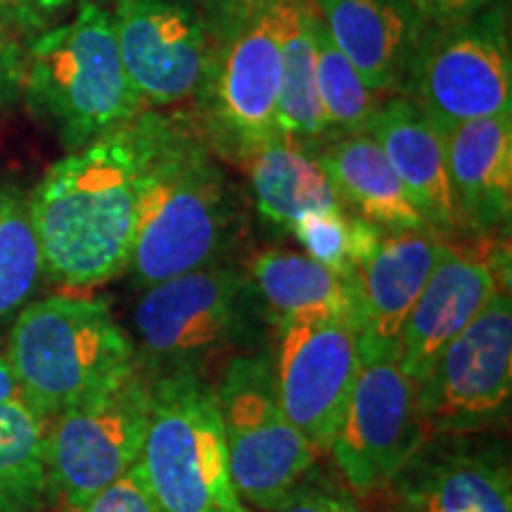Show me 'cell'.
<instances>
[{
	"instance_id": "21",
	"label": "cell",
	"mask_w": 512,
	"mask_h": 512,
	"mask_svg": "<svg viewBox=\"0 0 512 512\" xmlns=\"http://www.w3.org/2000/svg\"><path fill=\"white\" fill-rule=\"evenodd\" d=\"M316 155L349 214L384 233L430 230L373 136L358 133L330 140Z\"/></svg>"
},
{
	"instance_id": "3",
	"label": "cell",
	"mask_w": 512,
	"mask_h": 512,
	"mask_svg": "<svg viewBox=\"0 0 512 512\" xmlns=\"http://www.w3.org/2000/svg\"><path fill=\"white\" fill-rule=\"evenodd\" d=\"M22 74L31 110L72 152L145 110L126 79L110 10L95 0L31 41Z\"/></svg>"
},
{
	"instance_id": "2",
	"label": "cell",
	"mask_w": 512,
	"mask_h": 512,
	"mask_svg": "<svg viewBox=\"0 0 512 512\" xmlns=\"http://www.w3.org/2000/svg\"><path fill=\"white\" fill-rule=\"evenodd\" d=\"M138 169L136 119L50 166L29 197L50 278L93 287L126 271L136 233Z\"/></svg>"
},
{
	"instance_id": "23",
	"label": "cell",
	"mask_w": 512,
	"mask_h": 512,
	"mask_svg": "<svg viewBox=\"0 0 512 512\" xmlns=\"http://www.w3.org/2000/svg\"><path fill=\"white\" fill-rule=\"evenodd\" d=\"M259 214L273 226L290 230L304 216L347 211L339 202L316 152L287 140L254 147L240 159Z\"/></svg>"
},
{
	"instance_id": "5",
	"label": "cell",
	"mask_w": 512,
	"mask_h": 512,
	"mask_svg": "<svg viewBox=\"0 0 512 512\" xmlns=\"http://www.w3.org/2000/svg\"><path fill=\"white\" fill-rule=\"evenodd\" d=\"M138 463L157 512H249L230 477L216 396L195 370L155 375Z\"/></svg>"
},
{
	"instance_id": "27",
	"label": "cell",
	"mask_w": 512,
	"mask_h": 512,
	"mask_svg": "<svg viewBox=\"0 0 512 512\" xmlns=\"http://www.w3.org/2000/svg\"><path fill=\"white\" fill-rule=\"evenodd\" d=\"M43 254L31 221L29 197L0 190V323L22 311L41 280Z\"/></svg>"
},
{
	"instance_id": "31",
	"label": "cell",
	"mask_w": 512,
	"mask_h": 512,
	"mask_svg": "<svg viewBox=\"0 0 512 512\" xmlns=\"http://www.w3.org/2000/svg\"><path fill=\"white\" fill-rule=\"evenodd\" d=\"M72 0H0L5 24H17L24 31H46V24Z\"/></svg>"
},
{
	"instance_id": "10",
	"label": "cell",
	"mask_w": 512,
	"mask_h": 512,
	"mask_svg": "<svg viewBox=\"0 0 512 512\" xmlns=\"http://www.w3.org/2000/svg\"><path fill=\"white\" fill-rule=\"evenodd\" d=\"M512 401L510 287L491 294L418 384L427 437H465L508 420Z\"/></svg>"
},
{
	"instance_id": "6",
	"label": "cell",
	"mask_w": 512,
	"mask_h": 512,
	"mask_svg": "<svg viewBox=\"0 0 512 512\" xmlns=\"http://www.w3.org/2000/svg\"><path fill=\"white\" fill-rule=\"evenodd\" d=\"M264 318L249 273L219 261L145 287L133 313L138 358L162 373L195 370L211 356L252 344Z\"/></svg>"
},
{
	"instance_id": "19",
	"label": "cell",
	"mask_w": 512,
	"mask_h": 512,
	"mask_svg": "<svg viewBox=\"0 0 512 512\" xmlns=\"http://www.w3.org/2000/svg\"><path fill=\"white\" fill-rule=\"evenodd\" d=\"M368 136L382 147L427 228L439 238L460 235L456 202L446 166V136L403 95L382 100Z\"/></svg>"
},
{
	"instance_id": "1",
	"label": "cell",
	"mask_w": 512,
	"mask_h": 512,
	"mask_svg": "<svg viewBox=\"0 0 512 512\" xmlns=\"http://www.w3.org/2000/svg\"><path fill=\"white\" fill-rule=\"evenodd\" d=\"M131 261L138 287L219 264L240 230V202L190 114L143 110Z\"/></svg>"
},
{
	"instance_id": "17",
	"label": "cell",
	"mask_w": 512,
	"mask_h": 512,
	"mask_svg": "<svg viewBox=\"0 0 512 512\" xmlns=\"http://www.w3.org/2000/svg\"><path fill=\"white\" fill-rule=\"evenodd\" d=\"M332 43L370 91L401 93L425 31L408 0H313Z\"/></svg>"
},
{
	"instance_id": "30",
	"label": "cell",
	"mask_w": 512,
	"mask_h": 512,
	"mask_svg": "<svg viewBox=\"0 0 512 512\" xmlns=\"http://www.w3.org/2000/svg\"><path fill=\"white\" fill-rule=\"evenodd\" d=\"M76 512H157V508L147 489L143 467L136 463Z\"/></svg>"
},
{
	"instance_id": "9",
	"label": "cell",
	"mask_w": 512,
	"mask_h": 512,
	"mask_svg": "<svg viewBox=\"0 0 512 512\" xmlns=\"http://www.w3.org/2000/svg\"><path fill=\"white\" fill-rule=\"evenodd\" d=\"M152 380V370L138 358L110 387L50 420V486L74 512L138 463Z\"/></svg>"
},
{
	"instance_id": "13",
	"label": "cell",
	"mask_w": 512,
	"mask_h": 512,
	"mask_svg": "<svg viewBox=\"0 0 512 512\" xmlns=\"http://www.w3.org/2000/svg\"><path fill=\"white\" fill-rule=\"evenodd\" d=\"M110 15L126 79L145 110L195 100L214 53L195 0H114Z\"/></svg>"
},
{
	"instance_id": "34",
	"label": "cell",
	"mask_w": 512,
	"mask_h": 512,
	"mask_svg": "<svg viewBox=\"0 0 512 512\" xmlns=\"http://www.w3.org/2000/svg\"><path fill=\"white\" fill-rule=\"evenodd\" d=\"M19 74H22V60H19L17 48L0 36V102L12 93Z\"/></svg>"
},
{
	"instance_id": "32",
	"label": "cell",
	"mask_w": 512,
	"mask_h": 512,
	"mask_svg": "<svg viewBox=\"0 0 512 512\" xmlns=\"http://www.w3.org/2000/svg\"><path fill=\"white\" fill-rule=\"evenodd\" d=\"M425 27H444V24L463 22V19L482 12L494 0H408Z\"/></svg>"
},
{
	"instance_id": "28",
	"label": "cell",
	"mask_w": 512,
	"mask_h": 512,
	"mask_svg": "<svg viewBox=\"0 0 512 512\" xmlns=\"http://www.w3.org/2000/svg\"><path fill=\"white\" fill-rule=\"evenodd\" d=\"M290 230L306 256L339 275H356L384 235V230L349 211L304 216Z\"/></svg>"
},
{
	"instance_id": "12",
	"label": "cell",
	"mask_w": 512,
	"mask_h": 512,
	"mask_svg": "<svg viewBox=\"0 0 512 512\" xmlns=\"http://www.w3.org/2000/svg\"><path fill=\"white\" fill-rule=\"evenodd\" d=\"M427 434L418 411V387L401 368L399 349L358 351L332 456L354 489H375L399 475Z\"/></svg>"
},
{
	"instance_id": "36",
	"label": "cell",
	"mask_w": 512,
	"mask_h": 512,
	"mask_svg": "<svg viewBox=\"0 0 512 512\" xmlns=\"http://www.w3.org/2000/svg\"><path fill=\"white\" fill-rule=\"evenodd\" d=\"M3 27H5V17H3V12H0V36H3Z\"/></svg>"
},
{
	"instance_id": "14",
	"label": "cell",
	"mask_w": 512,
	"mask_h": 512,
	"mask_svg": "<svg viewBox=\"0 0 512 512\" xmlns=\"http://www.w3.org/2000/svg\"><path fill=\"white\" fill-rule=\"evenodd\" d=\"M275 328L271 363L283 411L316 451H330L356 380V325L342 318H294Z\"/></svg>"
},
{
	"instance_id": "25",
	"label": "cell",
	"mask_w": 512,
	"mask_h": 512,
	"mask_svg": "<svg viewBox=\"0 0 512 512\" xmlns=\"http://www.w3.org/2000/svg\"><path fill=\"white\" fill-rule=\"evenodd\" d=\"M48 425L22 396L0 403V512H36L53 496Z\"/></svg>"
},
{
	"instance_id": "29",
	"label": "cell",
	"mask_w": 512,
	"mask_h": 512,
	"mask_svg": "<svg viewBox=\"0 0 512 512\" xmlns=\"http://www.w3.org/2000/svg\"><path fill=\"white\" fill-rule=\"evenodd\" d=\"M195 3L209 31L211 46L216 50L245 29L252 19L275 8L280 0H195Z\"/></svg>"
},
{
	"instance_id": "8",
	"label": "cell",
	"mask_w": 512,
	"mask_h": 512,
	"mask_svg": "<svg viewBox=\"0 0 512 512\" xmlns=\"http://www.w3.org/2000/svg\"><path fill=\"white\" fill-rule=\"evenodd\" d=\"M214 396L242 503L264 512L280 508L302 489L318 451L283 411L271 356H235Z\"/></svg>"
},
{
	"instance_id": "15",
	"label": "cell",
	"mask_w": 512,
	"mask_h": 512,
	"mask_svg": "<svg viewBox=\"0 0 512 512\" xmlns=\"http://www.w3.org/2000/svg\"><path fill=\"white\" fill-rule=\"evenodd\" d=\"M508 271V249H491L489 238H479V245L444 240L399 339L401 368L415 387L446 344L484 309L491 294L510 287Z\"/></svg>"
},
{
	"instance_id": "7",
	"label": "cell",
	"mask_w": 512,
	"mask_h": 512,
	"mask_svg": "<svg viewBox=\"0 0 512 512\" xmlns=\"http://www.w3.org/2000/svg\"><path fill=\"white\" fill-rule=\"evenodd\" d=\"M401 93L444 136L467 121L512 114L508 8L494 0L463 22L425 27Z\"/></svg>"
},
{
	"instance_id": "16",
	"label": "cell",
	"mask_w": 512,
	"mask_h": 512,
	"mask_svg": "<svg viewBox=\"0 0 512 512\" xmlns=\"http://www.w3.org/2000/svg\"><path fill=\"white\" fill-rule=\"evenodd\" d=\"M446 238L432 230L384 233L380 245L356 271L358 351L399 349L403 323Z\"/></svg>"
},
{
	"instance_id": "35",
	"label": "cell",
	"mask_w": 512,
	"mask_h": 512,
	"mask_svg": "<svg viewBox=\"0 0 512 512\" xmlns=\"http://www.w3.org/2000/svg\"><path fill=\"white\" fill-rule=\"evenodd\" d=\"M15 396H19V387L15 375H12V368L5 358L3 351H0V403L12 401Z\"/></svg>"
},
{
	"instance_id": "33",
	"label": "cell",
	"mask_w": 512,
	"mask_h": 512,
	"mask_svg": "<svg viewBox=\"0 0 512 512\" xmlns=\"http://www.w3.org/2000/svg\"><path fill=\"white\" fill-rule=\"evenodd\" d=\"M271 512H361L347 496L335 491L299 489L287 501Z\"/></svg>"
},
{
	"instance_id": "37",
	"label": "cell",
	"mask_w": 512,
	"mask_h": 512,
	"mask_svg": "<svg viewBox=\"0 0 512 512\" xmlns=\"http://www.w3.org/2000/svg\"><path fill=\"white\" fill-rule=\"evenodd\" d=\"M95 3H114V0H95Z\"/></svg>"
},
{
	"instance_id": "24",
	"label": "cell",
	"mask_w": 512,
	"mask_h": 512,
	"mask_svg": "<svg viewBox=\"0 0 512 512\" xmlns=\"http://www.w3.org/2000/svg\"><path fill=\"white\" fill-rule=\"evenodd\" d=\"M313 10V0H280L278 128L287 143L318 152L330 143V131L316 86Z\"/></svg>"
},
{
	"instance_id": "11",
	"label": "cell",
	"mask_w": 512,
	"mask_h": 512,
	"mask_svg": "<svg viewBox=\"0 0 512 512\" xmlns=\"http://www.w3.org/2000/svg\"><path fill=\"white\" fill-rule=\"evenodd\" d=\"M280 3L211 53L195 95L204 140L219 159L240 164L254 147L280 138Z\"/></svg>"
},
{
	"instance_id": "22",
	"label": "cell",
	"mask_w": 512,
	"mask_h": 512,
	"mask_svg": "<svg viewBox=\"0 0 512 512\" xmlns=\"http://www.w3.org/2000/svg\"><path fill=\"white\" fill-rule=\"evenodd\" d=\"M264 316L275 325L294 318H342L358 330L356 275H339L311 256L264 249L245 268Z\"/></svg>"
},
{
	"instance_id": "18",
	"label": "cell",
	"mask_w": 512,
	"mask_h": 512,
	"mask_svg": "<svg viewBox=\"0 0 512 512\" xmlns=\"http://www.w3.org/2000/svg\"><path fill=\"white\" fill-rule=\"evenodd\" d=\"M394 479L399 512H512L510 467L494 448L420 446Z\"/></svg>"
},
{
	"instance_id": "4",
	"label": "cell",
	"mask_w": 512,
	"mask_h": 512,
	"mask_svg": "<svg viewBox=\"0 0 512 512\" xmlns=\"http://www.w3.org/2000/svg\"><path fill=\"white\" fill-rule=\"evenodd\" d=\"M5 358L19 396L53 420L117 382L138 351L105 302L53 294L17 313Z\"/></svg>"
},
{
	"instance_id": "20",
	"label": "cell",
	"mask_w": 512,
	"mask_h": 512,
	"mask_svg": "<svg viewBox=\"0 0 512 512\" xmlns=\"http://www.w3.org/2000/svg\"><path fill=\"white\" fill-rule=\"evenodd\" d=\"M446 166L460 230L489 238L512 214V114L467 121L446 133Z\"/></svg>"
},
{
	"instance_id": "26",
	"label": "cell",
	"mask_w": 512,
	"mask_h": 512,
	"mask_svg": "<svg viewBox=\"0 0 512 512\" xmlns=\"http://www.w3.org/2000/svg\"><path fill=\"white\" fill-rule=\"evenodd\" d=\"M311 38L316 50V86L328 121L330 140L368 133L382 98L370 91L354 64L339 53L318 10L311 17Z\"/></svg>"
}]
</instances>
